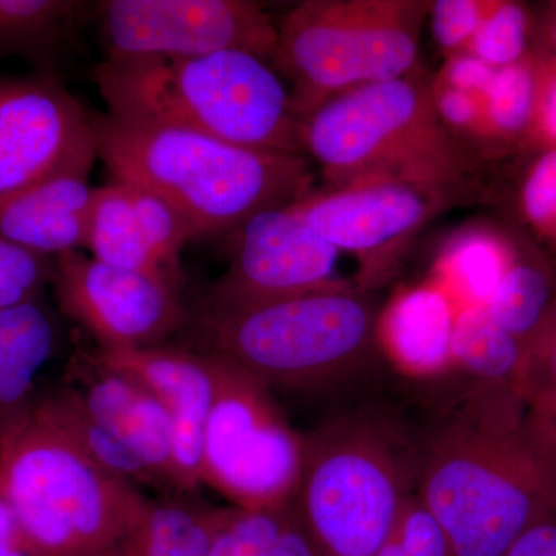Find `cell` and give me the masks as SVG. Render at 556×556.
<instances>
[{
    "label": "cell",
    "instance_id": "cell-29",
    "mask_svg": "<svg viewBox=\"0 0 556 556\" xmlns=\"http://www.w3.org/2000/svg\"><path fill=\"white\" fill-rule=\"evenodd\" d=\"M527 22L525 7L519 3L489 2L466 51L493 68L517 64L526 51Z\"/></svg>",
    "mask_w": 556,
    "mask_h": 556
},
{
    "label": "cell",
    "instance_id": "cell-21",
    "mask_svg": "<svg viewBox=\"0 0 556 556\" xmlns=\"http://www.w3.org/2000/svg\"><path fill=\"white\" fill-rule=\"evenodd\" d=\"M94 16L97 2L0 0V58H25L39 73H56Z\"/></svg>",
    "mask_w": 556,
    "mask_h": 556
},
{
    "label": "cell",
    "instance_id": "cell-6",
    "mask_svg": "<svg viewBox=\"0 0 556 556\" xmlns=\"http://www.w3.org/2000/svg\"><path fill=\"white\" fill-rule=\"evenodd\" d=\"M0 484L28 535L50 556H98L152 501L98 466L40 407L0 442Z\"/></svg>",
    "mask_w": 556,
    "mask_h": 556
},
{
    "label": "cell",
    "instance_id": "cell-35",
    "mask_svg": "<svg viewBox=\"0 0 556 556\" xmlns=\"http://www.w3.org/2000/svg\"><path fill=\"white\" fill-rule=\"evenodd\" d=\"M495 73L496 68L490 67L475 54L459 51L450 58L442 70L441 79L438 80L453 89L467 91V93L481 98L489 89Z\"/></svg>",
    "mask_w": 556,
    "mask_h": 556
},
{
    "label": "cell",
    "instance_id": "cell-22",
    "mask_svg": "<svg viewBox=\"0 0 556 556\" xmlns=\"http://www.w3.org/2000/svg\"><path fill=\"white\" fill-rule=\"evenodd\" d=\"M219 507L172 497L152 501L144 517L98 556H207Z\"/></svg>",
    "mask_w": 556,
    "mask_h": 556
},
{
    "label": "cell",
    "instance_id": "cell-7",
    "mask_svg": "<svg viewBox=\"0 0 556 556\" xmlns=\"http://www.w3.org/2000/svg\"><path fill=\"white\" fill-rule=\"evenodd\" d=\"M416 489V445L394 428L340 417L305 437L294 497L321 556H378Z\"/></svg>",
    "mask_w": 556,
    "mask_h": 556
},
{
    "label": "cell",
    "instance_id": "cell-19",
    "mask_svg": "<svg viewBox=\"0 0 556 556\" xmlns=\"http://www.w3.org/2000/svg\"><path fill=\"white\" fill-rule=\"evenodd\" d=\"M86 172H67L0 203V236L54 258L86 249L94 189Z\"/></svg>",
    "mask_w": 556,
    "mask_h": 556
},
{
    "label": "cell",
    "instance_id": "cell-32",
    "mask_svg": "<svg viewBox=\"0 0 556 556\" xmlns=\"http://www.w3.org/2000/svg\"><path fill=\"white\" fill-rule=\"evenodd\" d=\"M489 2L478 0H437L430 2L428 16L434 40L444 51H466L484 17Z\"/></svg>",
    "mask_w": 556,
    "mask_h": 556
},
{
    "label": "cell",
    "instance_id": "cell-8",
    "mask_svg": "<svg viewBox=\"0 0 556 556\" xmlns=\"http://www.w3.org/2000/svg\"><path fill=\"white\" fill-rule=\"evenodd\" d=\"M428 11L422 0H305L289 11L270 62L300 118L345 91L413 72Z\"/></svg>",
    "mask_w": 556,
    "mask_h": 556
},
{
    "label": "cell",
    "instance_id": "cell-1",
    "mask_svg": "<svg viewBox=\"0 0 556 556\" xmlns=\"http://www.w3.org/2000/svg\"><path fill=\"white\" fill-rule=\"evenodd\" d=\"M459 404L416 445V493L452 556H504L556 510V453L515 388L473 386Z\"/></svg>",
    "mask_w": 556,
    "mask_h": 556
},
{
    "label": "cell",
    "instance_id": "cell-4",
    "mask_svg": "<svg viewBox=\"0 0 556 556\" xmlns=\"http://www.w3.org/2000/svg\"><path fill=\"white\" fill-rule=\"evenodd\" d=\"M379 314L368 291L348 285L232 308L200 303L195 327L207 353L269 390L314 394L372 367Z\"/></svg>",
    "mask_w": 556,
    "mask_h": 556
},
{
    "label": "cell",
    "instance_id": "cell-18",
    "mask_svg": "<svg viewBox=\"0 0 556 556\" xmlns=\"http://www.w3.org/2000/svg\"><path fill=\"white\" fill-rule=\"evenodd\" d=\"M457 313L455 300L437 281L402 289L380 311V353L408 379L447 375L453 369Z\"/></svg>",
    "mask_w": 556,
    "mask_h": 556
},
{
    "label": "cell",
    "instance_id": "cell-12",
    "mask_svg": "<svg viewBox=\"0 0 556 556\" xmlns=\"http://www.w3.org/2000/svg\"><path fill=\"white\" fill-rule=\"evenodd\" d=\"M51 287L62 313L104 351L166 345L190 318L179 298L181 288L150 274L116 268L83 251L54 257Z\"/></svg>",
    "mask_w": 556,
    "mask_h": 556
},
{
    "label": "cell",
    "instance_id": "cell-13",
    "mask_svg": "<svg viewBox=\"0 0 556 556\" xmlns=\"http://www.w3.org/2000/svg\"><path fill=\"white\" fill-rule=\"evenodd\" d=\"M464 193L415 179L386 178L328 192L313 190L291 207L342 254L356 255L362 266L358 288L368 291L387 269V252Z\"/></svg>",
    "mask_w": 556,
    "mask_h": 556
},
{
    "label": "cell",
    "instance_id": "cell-37",
    "mask_svg": "<svg viewBox=\"0 0 556 556\" xmlns=\"http://www.w3.org/2000/svg\"><path fill=\"white\" fill-rule=\"evenodd\" d=\"M526 419L533 434L556 453V387L526 399Z\"/></svg>",
    "mask_w": 556,
    "mask_h": 556
},
{
    "label": "cell",
    "instance_id": "cell-41",
    "mask_svg": "<svg viewBox=\"0 0 556 556\" xmlns=\"http://www.w3.org/2000/svg\"><path fill=\"white\" fill-rule=\"evenodd\" d=\"M552 9V16L551 21H548V27H547V39L548 43H551L552 50L556 53V9L554 7H551Z\"/></svg>",
    "mask_w": 556,
    "mask_h": 556
},
{
    "label": "cell",
    "instance_id": "cell-26",
    "mask_svg": "<svg viewBox=\"0 0 556 556\" xmlns=\"http://www.w3.org/2000/svg\"><path fill=\"white\" fill-rule=\"evenodd\" d=\"M555 300V269L538 260L515 255L484 308L527 351Z\"/></svg>",
    "mask_w": 556,
    "mask_h": 556
},
{
    "label": "cell",
    "instance_id": "cell-20",
    "mask_svg": "<svg viewBox=\"0 0 556 556\" xmlns=\"http://www.w3.org/2000/svg\"><path fill=\"white\" fill-rule=\"evenodd\" d=\"M56 345V318L43 298L0 309V442L35 407L36 378Z\"/></svg>",
    "mask_w": 556,
    "mask_h": 556
},
{
    "label": "cell",
    "instance_id": "cell-16",
    "mask_svg": "<svg viewBox=\"0 0 556 556\" xmlns=\"http://www.w3.org/2000/svg\"><path fill=\"white\" fill-rule=\"evenodd\" d=\"M93 358L138 380L159 399L174 427L179 493L186 495L197 490L201 442L215 393L214 356L163 345L129 351L98 350Z\"/></svg>",
    "mask_w": 556,
    "mask_h": 556
},
{
    "label": "cell",
    "instance_id": "cell-15",
    "mask_svg": "<svg viewBox=\"0 0 556 556\" xmlns=\"http://www.w3.org/2000/svg\"><path fill=\"white\" fill-rule=\"evenodd\" d=\"M192 240L185 219L150 190L118 179L94 189L86 241L91 257L182 288L179 257Z\"/></svg>",
    "mask_w": 556,
    "mask_h": 556
},
{
    "label": "cell",
    "instance_id": "cell-34",
    "mask_svg": "<svg viewBox=\"0 0 556 556\" xmlns=\"http://www.w3.org/2000/svg\"><path fill=\"white\" fill-rule=\"evenodd\" d=\"M434 105L450 130L481 129V98L433 80ZM453 131V130H452Z\"/></svg>",
    "mask_w": 556,
    "mask_h": 556
},
{
    "label": "cell",
    "instance_id": "cell-27",
    "mask_svg": "<svg viewBox=\"0 0 556 556\" xmlns=\"http://www.w3.org/2000/svg\"><path fill=\"white\" fill-rule=\"evenodd\" d=\"M538 86L540 75L530 61L496 68L489 89L481 97V129L507 139L529 130L535 119Z\"/></svg>",
    "mask_w": 556,
    "mask_h": 556
},
{
    "label": "cell",
    "instance_id": "cell-11",
    "mask_svg": "<svg viewBox=\"0 0 556 556\" xmlns=\"http://www.w3.org/2000/svg\"><path fill=\"white\" fill-rule=\"evenodd\" d=\"M97 159L90 109L58 73L0 76V203L54 175L90 174Z\"/></svg>",
    "mask_w": 556,
    "mask_h": 556
},
{
    "label": "cell",
    "instance_id": "cell-5",
    "mask_svg": "<svg viewBox=\"0 0 556 556\" xmlns=\"http://www.w3.org/2000/svg\"><path fill=\"white\" fill-rule=\"evenodd\" d=\"M302 141L331 189L404 178L470 192L477 169L417 68L325 102L302 119Z\"/></svg>",
    "mask_w": 556,
    "mask_h": 556
},
{
    "label": "cell",
    "instance_id": "cell-3",
    "mask_svg": "<svg viewBox=\"0 0 556 556\" xmlns=\"http://www.w3.org/2000/svg\"><path fill=\"white\" fill-rule=\"evenodd\" d=\"M93 80L109 113L119 118L199 131L240 148L305 155L302 118L287 84L254 54L105 56Z\"/></svg>",
    "mask_w": 556,
    "mask_h": 556
},
{
    "label": "cell",
    "instance_id": "cell-10",
    "mask_svg": "<svg viewBox=\"0 0 556 556\" xmlns=\"http://www.w3.org/2000/svg\"><path fill=\"white\" fill-rule=\"evenodd\" d=\"M97 17L108 56L243 51L270 62L277 47V25L249 0H102Z\"/></svg>",
    "mask_w": 556,
    "mask_h": 556
},
{
    "label": "cell",
    "instance_id": "cell-24",
    "mask_svg": "<svg viewBox=\"0 0 556 556\" xmlns=\"http://www.w3.org/2000/svg\"><path fill=\"white\" fill-rule=\"evenodd\" d=\"M38 401L73 444L109 473L137 486H163L155 475L91 413L78 388H58Z\"/></svg>",
    "mask_w": 556,
    "mask_h": 556
},
{
    "label": "cell",
    "instance_id": "cell-31",
    "mask_svg": "<svg viewBox=\"0 0 556 556\" xmlns=\"http://www.w3.org/2000/svg\"><path fill=\"white\" fill-rule=\"evenodd\" d=\"M521 208L533 229L556 247V148L538 159L527 175Z\"/></svg>",
    "mask_w": 556,
    "mask_h": 556
},
{
    "label": "cell",
    "instance_id": "cell-14",
    "mask_svg": "<svg viewBox=\"0 0 556 556\" xmlns=\"http://www.w3.org/2000/svg\"><path fill=\"white\" fill-rule=\"evenodd\" d=\"M233 236L228 269L211 285L204 305L232 308L351 285L338 276L342 252L291 206L258 212Z\"/></svg>",
    "mask_w": 556,
    "mask_h": 556
},
{
    "label": "cell",
    "instance_id": "cell-30",
    "mask_svg": "<svg viewBox=\"0 0 556 556\" xmlns=\"http://www.w3.org/2000/svg\"><path fill=\"white\" fill-rule=\"evenodd\" d=\"M54 258L35 254L0 236V309L43 298Z\"/></svg>",
    "mask_w": 556,
    "mask_h": 556
},
{
    "label": "cell",
    "instance_id": "cell-9",
    "mask_svg": "<svg viewBox=\"0 0 556 556\" xmlns=\"http://www.w3.org/2000/svg\"><path fill=\"white\" fill-rule=\"evenodd\" d=\"M212 356L215 393L201 442L200 484L236 507L289 506L302 479L305 434L289 426L269 388Z\"/></svg>",
    "mask_w": 556,
    "mask_h": 556
},
{
    "label": "cell",
    "instance_id": "cell-17",
    "mask_svg": "<svg viewBox=\"0 0 556 556\" xmlns=\"http://www.w3.org/2000/svg\"><path fill=\"white\" fill-rule=\"evenodd\" d=\"M72 375L79 378L75 387L91 413L155 475L161 485L181 495L174 427L159 399L138 380L104 367L93 356L87 364H76Z\"/></svg>",
    "mask_w": 556,
    "mask_h": 556
},
{
    "label": "cell",
    "instance_id": "cell-38",
    "mask_svg": "<svg viewBox=\"0 0 556 556\" xmlns=\"http://www.w3.org/2000/svg\"><path fill=\"white\" fill-rule=\"evenodd\" d=\"M268 556H321L308 530L303 526L298 510H295L294 501L289 507L283 529H281L280 535L270 548Z\"/></svg>",
    "mask_w": 556,
    "mask_h": 556
},
{
    "label": "cell",
    "instance_id": "cell-40",
    "mask_svg": "<svg viewBox=\"0 0 556 556\" xmlns=\"http://www.w3.org/2000/svg\"><path fill=\"white\" fill-rule=\"evenodd\" d=\"M533 124L544 137L556 141V70L551 75L540 76Z\"/></svg>",
    "mask_w": 556,
    "mask_h": 556
},
{
    "label": "cell",
    "instance_id": "cell-42",
    "mask_svg": "<svg viewBox=\"0 0 556 556\" xmlns=\"http://www.w3.org/2000/svg\"><path fill=\"white\" fill-rule=\"evenodd\" d=\"M555 273H556V269H555Z\"/></svg>",
    "mask_w": 556,
    "mask_h": 556
},
{
    "label": "cell",
    "instance_id": "cell-33",
    "mask_svg": "<svg viewBox=\"0 0 556 556\" xmlns=\"http://www.w3.org/2000/svg\"><path fill=\"white\" fill-rule=\"evenodd\" d=\"M556 387V300L527 346L521 376L525 399Z\"/></svg>",
    "mask_w": 556,
    "mask_h": 556
},
{
    "label": "cell",
    "instance_id": "cell-25",
    "mask_svg": "<svg viewBox=\"0 0 556 556\" xmlns=\"http://www.w3.org/2000/svg\"><path fill=\"white\" fill-rule=\"evenodd\" d=\"M515 255L485 232H468L450 243L437 266L439 287L457 308L484 306L503 280Z\"/></svg>",
    "mask_w": 556,
    "mask_h": 556
},
{
    "label": "cell",
    "instance_id": "cell-23",
    "mask_svg": "<svg viewBox=\"0 0 556 556\" xmlns=\"http://www.w3.org/2000/svg\"><path fill=\"white\" fill-rule=\"evenodd\" d=\"M452 348L453 369L467 372L473 386L511 387L522 396L526 346L500 327L484 306L459 309Z\"/></svg>",
    "mask_w": 556,
    "mask_h": 556
},
{
    "label": "cell",
    "instance_id": "cell-39",
    "mask_svg": "<svg viewBox=\"0 0 556 556\" xmlns=\"http://www.w3.org/2000/svg\"><path fill=\"white\" fill-rule=\"evenodd\" d=\"M504 556H556V510L530 526Z\"/></svg>",
    "mask_w": 556,
    "mask_h": 556
},
{
    "label": "cell",
    "instance_id": "cell-36",
    "mask_svg": "<svg viewBox=\"0 0 556 556\" xmlns=\"http://www.w3.org/2000/svg\"><path fill=\"white\" fill-rule=\"evenodd\" d=\"M0 556H50L31 540L0 484Z\"/></svg>",
    "mask_w": 556,
    "mask_h": 556
},
{
    "label": "cell",
    "instance_id": "cell-2",
    "mask_svg": "<svg viewBox=\"0 0 556 556\" xmlns=\"http://www.w3.org/2000/svg\"><path fill=\"white\" fill-rule=\"evenodd\" d=\"M98 159L113 179L150 190L201 237L237 232L258 212L313 192L308 156L229 144L179 127L90 110Z\"/></svg>",
    "mask_w": 556,
    "mask_h": 556
},
{
    "label": "cell",
    "instance_id": "cell-28",
    "mask_svg": "<svg viewBox=\"0 0 556 556\" xmlns=\"http://www.w3.org/2000/svg\"><path fill=\"white\" fill-rule=\"evenodd\" d=\"M291 504L283 508L219 507L207 556H268Z\"/></svg>",
    "mask_w": 556,
    "mask_h": 556
}]
</instances>
